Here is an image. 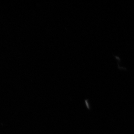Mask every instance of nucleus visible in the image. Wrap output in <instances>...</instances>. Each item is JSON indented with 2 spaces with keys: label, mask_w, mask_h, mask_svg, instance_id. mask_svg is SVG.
Wrapping results in <instances>:
<instances>
[]
</instances>
